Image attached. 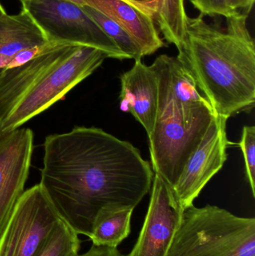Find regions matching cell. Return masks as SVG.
Wrapping results in <instances>:
<instances>
[{
  "instance_id": "obj_4",
  "label": "cell",
  "mask_w": 255,
  "mask_h": 256,
  "mask_svg": "<svg viewBox=\"0 0 255 256\" xmlns=\"http://www.w3.org/2000/svg\"><path fill=\"white\" fill-rule=\"evenodd\" d=\"M157 80L158 110L148 136L151 167L172 188L217 116L209 102L186 104L178 102L158 76Z\"/></svg>"
},
{
  "instance_id": "obj_6",
  "label": "cell",
  "mask_w": 255,
  "mask_h": 256,
  "mask_svg": "<svg viewBox=\"0 0 255 256\" xmlns=\"http://www.w3.org/2000/svg\"><path fill=\"white\" fill-rule=\"evenodd\" d=\"M20 2L22 9L30 15L50 43L90 46L104 52L107 58L127 60L81 6L65 0Z\"/></svg>"
},
{
  "instance_id": "obj_15",
  "label": "cell",
  "mask_w": 255,
  "mask_h": 256,
  "mask_svg": "<svg viewBox=\"0 0 255 256\" xmlns=\"http://www.w3.org/2000/svg\"><path fill=\"white\" fill-rule=\"evenodd\" d=\"M152 18L166 42L181 49L187 36L185 0H154Z\"/></svg>"
},
{
  "instance_id": "obj_13",
  "label": "cell",
  "mask_w": 255,
  "mask_h": 256,
  "mask_svg": "<svg viewBox=\"0 0 255 256\" xmlns=\"http://www.w3.org/2000/svg\"><path fill=\"white\" fill-rule=\"evenodd\" d=\"M84 3L121 26L136 42L142 57L165 46L152 16L140 8L124 0H84Z\"/></svg>"
},
{
  "instance_id": "obj_14",
  "label": "cell",
  "mask_w": 255,
  "mask_h": 256,
  "mask_svg": "<svg viewBox=\"0 0 255 256\" xmlns=\"http://www.w3.org/2000/svg\"><path fill=\"white\" fill-rule=\"evenodd\" d=\"M133 210L131 208H122L100 210L88 237L92 244L118 248L130 234Z\"/></svg>"
},
{
  "instance_id": "obj_7",
  "label": "cell",
  "mask_w": 255,
  "mask_h": 256,
  "mask_svg": "<svg viewBox=\"0 0 255 256\" xmlns=\"http://www.w3.org/2000/svg\"><path fill=\"white\" fill-rule=\"evenodd\" d=\"M61 219L40 184L26 190L0 234V256H35Z\"/></svg>"
},
{
  "instance_id": "obj_12",
  "label": "cell",
  "mask_w": 255,
  "mask_h": 256,
  "mask_svg": "<svg viewBox=\"0 0 255 256\" xmlns=\"http://www.w3.org/2000/svg\"><path fill=\"white\" fill-rule=\"evenodd\" d=\"M121 84L120 109L130 112L151 135L158 110L159 86L157 73L153 66L140 60H135L130 70L120 76Z\"/></svg>"
},
{
  "instance_id": "obj_1",
  "label": "cell",
  "mask_w": 255,
  "mask_h": 256,
  "mask_svg": "<svg viewBox=\"0 0 255 256\" xmlns=\"http://www.w3.org/2000/svg\"><path fill=\"white\" fill-rule=\"evenodd\" d=\"M40 185L63 220L89 237L106 208H134L149 192L154 171L129 142L100 128L47 136Z\"/></svg>"
},
{
  "instance_id": "obj_11",
  "label": "cell",
  "mask_w": 255,
  "mask_h": 256,
  "mask_svg": "<svg viewBox=\"0 0 255 256\" xmlns=\"http://www.w3.org/2000/svg\"><path fill=\"white\" fill-rule=\"evenodd\" d=\"M55 44L50 43L32 18L22 9L0 16V74L20 66Z\"/></svg>"
},
{
  "instance_id": "obj_22",
  "label": "cell",
  "mask_w": 255,
  "mask_h": 256,
  "mask_svg": "<svg viewBox=\"0 0 255 256\" xmlns=\"http://www.w3.org/2000/svg\"><path fill=\"white\" fill-rule=\"evenodd\" d=\"M128 2L137 7L140 8L145 12H148L152 16L154 12V0H124Z\"/></svg>"
},
{
  "instance_id": "obj_20",
  "label": "cell",
  "mask_w": 255,
  "mask_h": 256,
  "mask_svg": "<svg viewBox=\"0 0 255 256\" xmlns=\"http://www.w3.org/2000/svg\"><path fill=\"white\" fill-rule=\"evenodd\" d=\"M78 256H122L118 248L93 245L85 254Z\"/></svg>"
},
{
  "instance_id": "obj_25",
  "label": "cell",
  "mask_w": 255,
  "mask_h": 256,
  "mask_svg": "<svg viewBox=\"0 0 255 256\" xmlns=\"http://www.w3.org/2000/svg\"><path fill=\"white\" fill-rule=\"evenodd\" d=\"M19 1H20V0H19Z\"/></svg>"
},
{
  "instance_id": "obj_21",
  "label": "cell",
  "mask_w": 255,
  "mask_h": 256,
  "mask_svg": "<svg viewBox=\"0 0 255 256\" xmlns=\"http://www.w3.org/2000/svg\"><path fill=\"white\" fill-rule=\"evenodd\" d=\"M234 10L249 15L255 4V0H229Z\"/></svg>"
},
{
  "instance_id": "obj_2",
  "label": "cell",
  "mask_w": 255,
  "mask_h": 256,
  "mask_svg": "<svg viewBox=\"0 0 255 256\" xmlns=\"http://www.w3.org/2000/svg\"><path fill=\"white\" fill-rule=\"evenodd\" d=\"M249 15L226 18V27L188 16L187 36L177 58L191 74L216 115L226 118L255 104V44Z\"/></svg>"
},
{
  "instance_id": "obj_16",
  "label": "cell",
  "mask_w": 255,
  "mask_h": 256,
  "mask_svg": "<svg viewBox=\"0 0 255 256\" xmlns=\"http://www.w3.org/2000/svg\"><path fill=\"white\" fill-rule=\"evenodd\" d=\"M80 244L79 234L61 219L35 256H78Z\"/></svg>"
},
{
  "instance_id": "obj_9",
  "label": "cell",
  "mask_w": 255,
  "mask_h": 256,
  "mask_svg": "<svg viewBox=\"0 0 255 256\" xmlns=\"http://www.w3.org/2000/svg\"><path fill=\"white\" fill-rule=\"evenodd\" d=\"M227 118L217 116L203 140L184 167L181 177L172 186L184 208L193 204L207 184L223 168L229 146Z\"/></svg>"
},
{
  "instance_id": "obj_24",
  "label": "cell",
  "mask_w": 255,
  "mask_h": 256,
  "mask_svg": "<svg viewBox=\"0 0 255 256\" xmlns=\"http://www.w3.org/2000/svg\"><path fill=\"white\" fill-rule=\"evenodd\" d=\"M6 13L5 10H4V9L3 8L2 6H1V4H0V16H3V15L5 14Z\"/></svg>"
},
{
  "instance_id": "obj_23",
  "label": "cell",
  "mask_w": 255,
  "mask_h": 256,
  "mask_svg": "<svg viewBox=\"0 0 255 256\" xmlns=\"http://www.w3.org/2000/svg\"><path fill=\"white\" fill-rule=\"evenodd\" d=\"M65 1L70 2L74 3V4H78V6H85L84 0H65Z\"/></svg>"
},
{
  "instance_id": "obj_8",
  "label": "cell",
  "mask_w": 255,
  "mask_h": 256,
  "mask_svg": "<svg viewBox=\"0 0 255 256\" xmlns=\"http://www.w3.org/2000/svg\"><path fill=\"white\" fill-rule=\"evenodd\" d=\"M149 207L137 242L127 256H166L184 208L172 186L154 173Z\"/></svg>"
},
{
  "instance_id": "obj_17",
  "label": "cell",
  "mask_w": 255,
  "mask_h": 256,
  "mask_svg": "<svg viewBox=\"0 0 255 256\" xmlns=\"http://www.w3.org/2000/svg\"><path fill=\"white\" fill-rule=\"evenodd\" d=\"M85 12L101 27L104 32L115 42L127 60H140L142 54L131 36L115 21L99 10L88 6H82Z\"/></svg>"
},
{
  "instance_id": "obj_10",
  "label": "cell",
  "mask_w": 255,
  "mask_h": 256,
  "mask_svg": "<svg viewBox=\"0 0 255 256\" xmlns=\"http://www.w3.org/2000/svg\"><path fill=\"white\" fill-rule=\"evenodd\" d=\"M33 141L29 128H18L0 136V234L25 192Z\"/></svg>"
},
{
  "instance_id": "obj_19",
  "label": "cell",
  "mask_w": 255,
  "mask_h": 256,
  "mask_svg": "<svg viewBox=\"0 0 255 256\" xmlns=\"http://www.w3.org/2000/svg\"><path fill=\"white\" fill-rule=\"evenodd\" d=\"M202 16H223L229 18L239 12L234 10L229 0H190Z\"/></svg>"
},
{
  "instance_id": "obj_18",
  "label": "cell",
  "mask_w": 255,
  "mask_h": 256,
  "mask_svg": "<svg viewBox=\"0 0 255 256\" xmlns=\"http://www.w3.org/2000/svg\"><path fill=\"white\" fill-rule=\"evenodd\" d=\"M238 146L242 150L245 160L247 178L251 186L253 196H255V128L244 126L242 137Z\"/></svg>"
},
{
  "instance_id": "obj_3",
  "label": "cell",
  "mask_w": 255,
  "mask_h": 256,
  "mask_svg": "<svg viewBox=\"0 0 255 256\" xmlns=\"http://www.w3.org/2000/svg\"><path fill=\"white\" fill-rule=\"evenodd\" d=\"M107 58L95 48L52 44L0 74V136L49 109Z\"/></svg>"
},
{
  "instance_id": "obj_5",
  "label": "cell",
  "mask_w": 255,
  "mask_h": 256,
  "mask_svg": "<svg viewBox=\"0 0 255 256\" xmlns=\"http://www.w3.org/2000/svg\"><path fill=\"white\" fill-rule=\"evenodd\" d=\"M166 256H255V220L208 206L185 208Z\"/></svg>"
}]
</instances>
